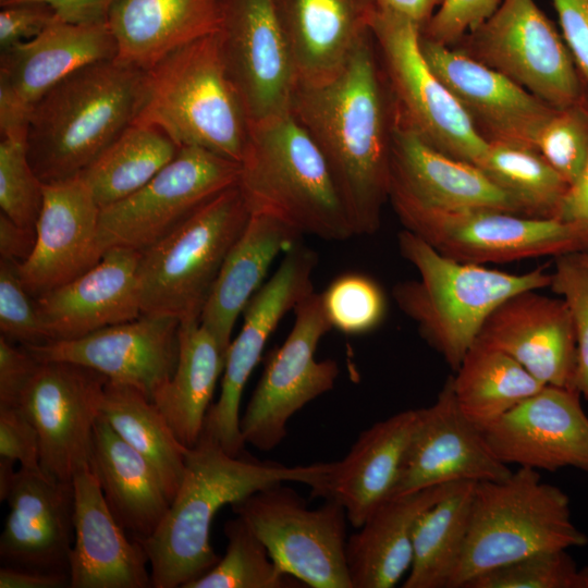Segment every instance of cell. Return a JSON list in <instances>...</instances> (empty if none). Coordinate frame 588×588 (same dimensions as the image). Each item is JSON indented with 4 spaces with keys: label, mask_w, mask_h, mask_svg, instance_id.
<instances>
[{
    "label": "cell",
    "mask_w": 588,
    "mask_h": 588,
    "mask_svg": "<svg viewBox=\"0 0 588 588\" xmlns=\"http://www.w3.org/2000/svg\"><path fill=\"white\" fill-rule=\"evenodd\" d=\"M408 230L445 257L476 265L588 252V236L560 219L497 209L439 210L390 197Z\"/></svg>",
    "instance_id": "obj_10"
},
{
    "label": "cell",
    "mask_w": 588,
    "mask_h": 588,
    "mask_svg": "<svg viewBox=\"0 0 588 588\" xmlns=\"http://www.w3.org/2000/svg\"><path fill=\"white\" fill-rule=\"evenodd\" d=\"M587 543L572 520L568 495L543 482L538 470L518 467L503 480L476 482L467 539L450 588H464L485 572L537 553Z\"/></svg>",
    "instance_id": "obj_7"
},
{
    "label": "cell",
    "mask_w": 588,
    "mask_h": 588,
    "mask_svg": "<svg viewBox=\"0 0 588 588\" xmlns=\"http://www.w3.org/2000/svg\"><path fill=\"white\" fill-rule=\"evenodd\" d=\"M294 311L287 338L268 354L261 378L240 418L245 443L261 451L278 446L287 434L290 418L332 390L340 373L335 360L315 357L320 340L332 329L321 295L313 292Z\"/></svg>",
    "instance_id": "obj_14"
},
{
    "label": "cell",
    "mask_w": 588,
    "mask_h": 588,
    "mask_svg": "<svg viewBox=\"0 0 588 588\" xmlns=\"http://www.w3.org/2000/svg\"><path fill=\"white\" fill-rule=\"evenodd\" d=\"M332 462L286 466L243 454L233 456L203 431L185 452V470L167 515L148 538L138 540L149 561L154 588H185L220 556L210 543L218 511L275 483L310 486L320 497Z\"/></svg>",
    "instance_id": "obj_2"
},
{
    "label": "cell",
    "mask_w": 588,
    "mask_h": 588,
    "mask_svg": "<svg viewBox=\"0 0 588 588\" xmlns=\"http://www.w3.org/2000/svg\"><path fill=\"white\" fill-rule=\"evenodd\" d=\"M464 588H588V566L578 567L567 550L547 551L485 572Z\"/></svg>",
    "instance_id": "obj_42"
},
{
    "label": "cell",
    "mask_w": 588,
    "mask_h": 588,
    "mask_svg": "<svg viewBox=\"0 0 588 588\" xmlns=\"http://www.w3.org/2000/svg\"><path fill=\"white\" fill-rule=\"evenodd\" d=\"M50 5L58 19L75 24L107 23L115 0H15ZM12 4V3H11Z\"/></svg>",
    "instance_id": "obj_53"
},
{
    "label": "cell",
    "mask_w": 588,
    "mask_h": 588,
    "mask_svg": "<svg viewBox=\"0 0 588 588\" xmlns=\"http://www.w3.org/2000/svg\"><path fill=\"white\" fill-rule=\"evenodd\" d=\"M373 2L378 9L402 15L422 29L442 0H373Z\"/></svg>",
    "instance_id": "obj_57"
},
{
    "label": "cell",
    "mask_w": 588,
    "mask_h": 588,
    "mask_svg": "<svg viewBox=\"0 0 588 588\" xmlns=\"http://www.w3.org/2000/svg\"><path fill=\"white\" fill-rule=\"evenodd\" d=\"M240 163L196 146L175 157L142 188L100 208L99 245L139 252L168 235L197 208L237 185Z\"/></svg>",
    "instance_id": "obj_13"
},
{
    "label": "cell",
    "mask_w": 588,
    "mask_h": 588,
    "mask_svg": "<svg viewBox=\"0 0 588 588\" xmlns=\"http://www.w3.org/2000/svg\"><path fill=\"white\" fill-rule=\"evenodd\" d=\"M286 574L311 588H353L346 561V512L327 499L317 509L284 482L231 505Z\"/></svg>",
    "instance_id": "obj_11"
},
{
    "label": "cell",
    "mask_w": 588,
    "mask_h": 588,
    "mask_svg": "<svg viewBox=\"0 0 588 588\" xmlns=\"http://www.w3.org/2000/svg\"><path fill=\"white\" fill-rule=\"evenodd\" d=\"M89 466L118 523L136 540L150 537L171 502L154 467L101 415L94 427Z\"/></svg>",
    "instance_id": "obj_34"
},
{
    "label": "cell",
    "mask_w": 588,
    "mask_h": 588,
    "mask_svg": "<svg viewBox=\"0 0 588 588\" xmlns=\"http://www.w3.org/2000/svg\"><path fill=\"white\" fill-rule=\"evenodd\" d=\"M108 23L75 24L56 19L34 38L0 52V89L25 107L34 105L74 71L117 57Z\"/></svg>",
    "instance_id": "obj_29"
},
{
    "label": "cell",
    "mask_w": 588,
    "mask_h": 588,
    "mask_svg": "<svg viewBox=\"0 0 588 588\" xmlns=\"http://www.w3.org/2000/svg\"><path fill=\"white\" fill-rule=\"evenodd\" d=\"M144 74L115 59L94 62L68 75L34 105L26 152L42 183L81 174L133 123Z\"/></svg>",
    "instance_id": "obj_3"
},
{
    "label": "cell",
    "mask_w": 588,
    "mask_h": 588,
    "mask_svg": "<svg viewBox=\"0 0 588 588\" xmlns=\"http://www.w3.org/2000/svg\"><path fill=\"white\" fill-rule=\"evenodd\" d=\"M420 49L488 144L535 149L536 136L556 108L462 50L431 41L421 33Z\"/></svg>",
    "instance_id": "obj_21"
},
{
    "label": "cell",
    "mask_w": 588,
    "mask_h": 588,
    "mask_svg": "<svg viewBox=\"0 0 588 588\" xmlns=\"http://www.w3.org/2000/svg\"><path fill=\"white\" fill-rule=\"evenodd\" d=\"M332 328L346 334H364L378 328L387 313L381 286L370 277L345 273L320 294Z\"/></svg>",
    "instance_id": "obj_43"
},
{
    "label": "cell",
    "mask_w": 588,
    "mask_h": 588,
    "mask_svg": "<svg viewBox=\"0 0 588 588\" xmlns=\"http://www.w3.org/2000/svg\"><path fill=\"white\" fill-rule=\"evenodd\" d=\"M295 64L297 84L333 78L371 32L373 0H273Z\"/></svg>",
    "instance_id": "obj_28"
},
{
    "label": "cell",
    "mask_w": 588,
    "mask_h": 588,
    "mask_svg": "<svg viewBox=\"0 0 588 588\" xmlns=\"http://www.w3.org/2000/svg\"><path fill=\"white\" fill-rule=\"evenodd\" d=\"M0 456L42 471L37 430L20 407H0Z\"/></svg>",
    "instance_id": "obj_49"
},
{
    "label": "cell",
    "mask_w": 588,
    "mask_h": 588,
    "mask_svg": "<svg viewBox=\"0 0 588 588\" xmlns=\"http://www.w3.org/2000/svg\"><path fill=\"white\" fill-rule=\"evenodd\" d=\"M15 462L0 456V500L5 501L15 480L17 470L14 469Z\"/></svg>",
    "instance_id": "obj_58"
},
{
    "label": "cell",
    "mask_w": 588,
    "mask_h": 588,
    "mask_svg": "<svg viewBox=\"0 0 588 588\" xmlns=\"http://www.w3.org/2000/svg\"><path fill=\"white\" fill-rule=\"evenodd\" d=\"M250 212L237 185L212 197L160 241L137 268L142 314L199 320L220 268Z\"/></svg>",
    "instance_id": "obj_8"
},
{
    "label": "cell",
    "mask_w": 588,
    "mask_h": 588,
    "mask_svg": "<svg viewBox=\"0 0 588 588\" xmlns=\"http://www.w3.org/2000/svg\"><path fill=\"white\" fill-rule=\"evenodd\" d=\"M588 98V0H552Z\"/></svg>",
    "instance_id": "obj_52"
},
{
    "label": "cell",
    "mask_w": 588,
    "mask_h": 588,
    "mask_svg": "<svg viewBox=\"0 0 588 588\" xmlns=\"http://www.w3.org/2000/svg\"><path fill=\"white\" fill-rule=\"evenodd\" d=\"M317 261L313 249L296 243L243 311L242 329L225 355L220 395L210 405L204 425V431L233 456L243 454L245 445L240 429L244 387L281 319L315 292L313 272Z\"/></svg>",
    "instance_id": "obj_15"
},
{
    "label": "cell",
    "mask_w": 588,
    "mask_h": 588,
    "mask_svg": "<svg viewBox=\"0 0 588 588\" xmlns=\"http://www.w3.org/2000/svg\"><path fill=\"white\" fill-rule=\"evenodd\" d=\"M418 418L419 408L406 409L373 424L332 462L320 497L341 503L354 527L391 497Z\"/></svg>",
    "instance_id": "obj_30"
},
{
    "label": "cell",
    "mask_w": 588,
    "mask_h": 588,
    "mask_svg": "<svg viewBox=\"0 0 588 588\" xmlns=\"http://www.w3.org/2000/svg\"><path fill=\"white\" fill-rule=\"evenodd\" d=\"M223 0H115L107 23L115 60L147 70L170 52L219 32Z\"/></svg>",
    "instance_id": "obj_31"
},
{
    "label": "cell",
    "mask_w": 588,
    "mask_h": 588,
    "mask_svg": "<svg viewBox=\"0 0 588 588\" xmlns=\"http://www.w3.org/2000/svg\"><path fill=\"white\" fill-rule=\"evenodd\" d=\"M378 57L370 32L333 78L297 84L291 103L328 162L355 235L379 230L390 193L394 106Z\"/></svg>",
    "instance_id": "obj_1"
},
{
    "label": "cell",
    "mask_w": 588,
    "mask_h": 588,
    "mask_svg": "<svg viewBox=\"0 0 588 588\" xmlns=\"http://www.w3.org/2000/svg\"><path fill=\"white\" fill-rule=\"evenodd\" d=\"M70 574L41 572L9 565L0 568V588L70 587Z\"/></svg>",
    "instance_id": "obj_54"
},
{
    "label": "cell",
    "mask_w": 588,
    "mask_h": 588,
    "mask_svg": "<svg viewBox=\"0 0 588 588\" xmlns=\"http://www.w3.org/2000/svg\"><path fill=\"white\" fill-rule=\"evenodd\" d=\"M301 236L273 217L250 215L220 268L199 318L224 355L240 314L262 286L273 260L298 243Z\"/></svg>",
    "instance_id": "obj_32"
},
{
    "label": "cell",
    "mask_w": 588,
    "mask_h": 588,
    "mask_svg": "<svg viewBox=\"0 0 588 588\" xmlns=\"http://www.w3.org/2000/svg\"><path fill=\"white\" fill-rule=\"evenodd\" d=\"M558 219L578 226L588 236V161L578 179L568 187Z\"/></svg>",
    "instance_id": "obj_56"
},
{
    "label": "cell",
    "mask_w": 588,
    "mask_h": 588,
    "mask_svg": "<svg viewBox=\"0 0 588 588\" xmlns=\"http://www.w3.org/2000/svg\"><path fill=\"white\" fill-rule=\"evenodd\" d=\"M218 39L249 124L291 112L298 79L273 0H223Z\"/></svg>",
    "instance_id": "obj_16"
},
{
    "label": "cell",
    "mask_w": 588,
    "mask_h": 588,
    "mask_svg": "<svg viewBox=\"0 0 588 588\" xmlns=\"http://www.w3.org/2000/svg\"><path fill=\"white\" fill-rule=\"evenodd\" d=\"M44 201V183L34 172L26 152V142L1 138L0 207L17 225L36 230Z\"/></svg>",
    "instance_id": "obj_45"
},
{
    "label": "cell",
    "mask_w": 588,
    "mask_h": 588,
    "mask_svg": "<svg viewBox=\"0 0 588 588\" xmlns=\"http://www.w3.org/2000/svg\"><path fill=\"white\" fill-rule=\"evenodd\" d=\"M5 501L9 514L0 537L3 565L70 574L73 482L20 467Z\"/></svg>",
    "instance_id": "obj_24"
},
{
    "label": "cell",
    "mask_w": 588,
    "mask_h": 588,
    "mask_svg": "<svg viewBox=\"0 0 588 588\" xmlns=\"http://www.w3.org/2000/svg\"><path fill=\"white\" fill-rule=\"evenodd\" d=\"M454 372L456 403L480 430L544 387L514 358L479 342Z\"/></svg>",
    "instance_id": "obj_37"
},
{
    "label": "cell",
    "mask_w": 588,
    "mask_h": 588,
    "mask_svg": "<svg viewBox=\"0 0 588 588\" xmlns=\"http://www.w3.org/2000/svg\"><path fill=\"white\" fill-rule=\"evenodd\" d=\"M15 0H0V5L1 7H4V5H8V4H11L13 3Z\"/></svg>",
    "instance_id": "obj_59"
},
{
    "label": "cell",
    "mask_w": 588,
    "mask_h": 588,
    "mask_svg": "<svg viewBox=\"0 0 588 588\" xmlns=\"http://www.w3.org/2000/svg\"><path fill=\"white\" fill-rule=\"evenodd\" d=\"M225 554L185 588H301L305 585L283 572L250 526L237 516L224 524Z\"/></svg>",
    "instance_id": "obj_41"
},
{
    "label": "cell",
    "mask_w": 588,
    "mask_h": 588,
    "mask_svg": "<svg viewBox=\"0 0 588 588\" xmlns=\"http://www.w3.org/2000/svg\"><path fill=\"white\" fill-rule=\"evenodd\" d=\"M19 264L0 260V331L11 342L22 345L50 341L47 327L38 310L36 299L24 286Z\"/></svg>",
    "instance_id": "obj_47"
},
{
    "label": "cell",
    "mask_w": 588,
    "mask_h": 588,
    "mask_svg": "<svg viewBox=\"0 0 588 588\" xmlns=\"http://www.w3.org/2000/svg\"><path fill=\"white\" fill-rule=\"evenodd\" d=\"M502 0H442L421 36L451 47L481 25L498 9Z\"/></svg>",
    "instance_id": "obj_48"
},
{
    "label": "cell",
    "mask_w": 588,
    "mask_h": 588,
    "mask_svg": "<svg viewBox=\"0 0 588 588\" xmlns=\"http://www.w3.org/2000/svg\"><path fill=\"white\" fill-rule=\"evenodd\" d=\"M57 17L52 8L41 2H20L0 11V50L29 40Z\"/></svg>",
    "instance_id": "obj_50"
},
{
    "label": "cell",
    "mask_w": 588,
    "mask_h": 588,
    "mask_svg": "<svg viewBox=\"0 0 588 588\" xmlns=\"http://www.w3.org/2000/svg\"><path fill=\"white\" fill-rule=\"evenodd\" d=\"M476 482H455L418 517L413 561L403 588H450L464 552Z\"/></svg>",
    "instance_id": "obj_36"
},
{
    "label": "cell",
    "mask_w": 588,
    "mask_h": 588,
    "mask_svg": "<svg viewBox=\"0 0 588 588\" xmlns=\"http://www.w3.org/2000/svg\"><path fill=\"white\" fill-rule=\"evenodd\" d=\"M38 364L24 347L0 336V407H20Z\"/></svg>",
    "instance_id": "obj_51"
},
{
    "label": "cell",
    "mask_w": 588,
    "mask_h": 588,
    "mask_svg": "<svg viewBox=\"0 0 588 588\" xmlns=\"http://www.w3.org/2000/svg\"><path fill=\"white\" fill-rule=\"evenodd\" d=\"M133 122L160 128L179 147H200L240 163L250 124L226 73L218 33L177 48L145 70Z\"/></svg>",
    "instance_id": "obj_6"
},
{
    "label": "cell",
    "mask_w": 588,
    "mask_h": 588,
    "mask_svg": "<svg viewBox=\"0 0 588 588\" xmlns=\"http://www.w3.org/2000/svg\"><path fill=\"white\" fill-rule=\"evenodd\" d=\"M179 149L160 128L133 122L79 175L103 208L142 188Z\"/></svg>",
    "instance_id": "obj_39"
},
{
    "label": "cell",
    "mask_w": 588,
    "mask_h": 588,
    "mask_svg": "<svg viewBox=\"0 0 588 588\" xmlns=\"http://www.w3.org/2000/svg\"><path fill=\"white\" fill-rule=\"evenodd\" d=\"M36 230L22 228L0 213V254L2 259L23 264L33 252Z\"/></svg>",
    "instance_id": "obj_55"
},
{
    "label": "cell",
    "mask_w": 588,
    "mask_h": 588,
    "mask_svg": "<svg viewBox=\"0 0 588 588\" xmlns=\"http://www.w3.org/2000/svg\"><path fill=\"white\" fill-rule=\"evenodd\" d=\"M580 397L577 390L544 385L481 432L506 465L588 473V415Z\"/></svg>",
    "instance_id": "obj_20"
},
{
    "label": "cell",
    "mask_w": 588,
    "mask_h": 588,
    "mask_svg": "<svg viewBox=\"0 0 588 588\" xmlns=\"http://www.w3.org/2000/svg\"><path fill=\"white\" fill-rule=\"evenodd\" d=\"M100 207L81 175L44 183V201L29 257L19 266L26 290L39 296L94 267L99 245Z\"/></svg>",
    "instance_id": "obj_22"
},
{
    "label": "cell",
    "mask_w": 588,
    "mask_h": 588,
    "mask_svg": "<svg viewBox=\"0 0 588 588\" xmlns=\"http://www.w3.org/2000/svg\"><path fill=\"white\" fill-rule=\"evenodd\" d=\"M108 378L68 362H39L20 408L35 426L40 468L49 477L73 481L89 467L94 427L101 415Z\"/></svg>",
    "instance_id": "obj_17"
},
{
    "label": "cell",
    "mask_w": 588,
    "mask_h": 588,
    "mask_svg": "<svg viewBox=\"0 0 588 588\" xmlns=\"http://www.w3.org/2000/svg\"><path fill=\"white\" fill-rule=\"evenodd\" d=\"M140 255L142 252L133 248H108L83 274L37 296L36 304L50 341L81 338L138 318Z\"/></svg>",
    "instance_id": "obj_26"
},
{
    "label": "cell",
    "mask_w": 588,
    "mask_h": 588,
    "mask_svg": "<svg viewBox=\"0 0 588 588\" xmlns=\"http://www.w3.org/2000/svg\"><path fill=\"white\" fill-rule=\"evenodd\" d=\"M101 416L149 462L171 502L183 479L187 448L175 438L155 403L134 387L108 380Z\"/></svg>",
    "instance_id": "obj_38"
},
{
    "label": "cell",
    "mask_w": 588,
    "mask_h": 588,
    "mask_svg": "<svg viewBox=\"0 0 588 588\" xmlns=\"http://www.w3.org/2000/svg\"><path fill=\"white\" fill-rule=\"evenodd\" d=\"M397 245L419 277L395 284L392 296L453 371L499 305L519 292L541 290L551 282V272L544 266L514 274L461 262L443 256L408 230L399 233Z\"/></svg>",
    "instance_id": "obj_4"
},
{
    "label": "cell",
    "mask_w": 588,
    "mask_h": 588,
    "mask_svg": "<svg viewBox=\"0 0 588 588\" xmlns=\"http://www.w3.org/2000/svg\"><path fill=\"white\" fill-rule=\"evenodd\" d=\"M454 483L390 498L370 513L346 542L353 588H392L401 580L412 565L413 534L418 517Z\"/></svg>",
    "instance_id": "obj_33"
},
{
    "label": "cell",
    "mask_w": 588,
    "mask_h": 588,
    "mask_svg": "<svg viewBox=\"0 0 588 588\" xmlns=\"http://www.w3.org/2000/svg\"><path fill=\"white\" fill-rule=\"evenodd\" d=\"M519 292L499 305L476 342L500 350L544 385L576 389L577 343L562 298Z\"/></svg>",
    "instance_id": "obj_23"
},
{
    "label": "cell",
    "mask_w": 588,
    "mask_h": 588,
    "mask_svg": "<svg viewBox=\"0 0 588 588\" xmlns=\"http://www.w3.org/2000/svg\"><path fill=\"white\" fill-rule=\"evenodd\" d=\"M390 197L439 210L497 209L520 215L515 201L481 169L434 149L395 115Z\"/></svg>",
    "instance_id": "obj_25"
},
{
    "label": "cell",
    "mask_w": 588,
    "mask_h": 588,
    "mask_svg": "<svg viewBox=\"0 0 588 588\" xmlns=\"http://www.w3.org/2000/svg\"><path fill=\"white\" fill-rule=\"evenodd\" d=\"M535 149L571 186L588 161V101L555 109L536 136Z\"/></svg>",
    "instance_id": "obj_44"
},
{
    "label": "cell",
    "mask_w": 588,
    "mask_h": 588,
    "mask_svg": "<svg viewBox=\"0 0 588 588\" xmlns=\"http://www.w3.org/2000/svg\"><path fill=\"white\" fill-rule=\"evenodd\" d=\"M549 287L569 310L577 343L576 389L588 403V252L555 257Z\"/></svg>",
    "instance_id": "obj_46"
},
{
    "label": "cell",
    "mask_w": 588,
    "mask_h": 588,
    "mask_svg": "<svg viewBox=\"0 0 588 588\" xmlns=\"http://www.w3.org/2000/svg\"><path fill=\"white\" fill-rule=\"evenodd\" d=\"M420 30L411 20L378 8L371 22L395 119L434 149L477 166L489 144L428 65Z\"/></svg>",
    "instance_id": "obj_9"
},
{
    "label": "cell",
    "mask_w": 588,
    "mask_h": 588,
    "mask_svg": "<svg viewBox=\"0 0 588 588\" xmlns=\"http://www.w3.org/2000/svg\"><path fill=\"white\" fill-rule=\"evenodd\" d=\"M180 320L142 314L84 336L23 345L38 362H68L94 369L109 381L136 388L152 401L174 373Z\"/></svg>",
    "instance_id": "obj_18"
},
{
    "label": "cell",
    "mask_w": 588,
    "mask_h": 588,
    "mask_svg": "<svg viewBox=\"0 0 588 588\" xmlns=\"http://www.w3.org/2000/svg\"><path fill=\"white\" fill-rule=\"evenodd\" d=\"M512 471L492 452L481 430L461 412L450 376L436 402L419 408L390 498L461 481H499Z\"/></svg>",
    "instance_id": "obj_19"
},
{
    "label": "cell",
    "mask_w": 588,
    "mask_h": 588,
    "mask_svg": "<svg viewBox=\"0 0 588 588\" xmlns=\"http://www.w3.org/2000/svg\"><path fill=\"white\" fill-rule=\"evenodd\" d=\"M477 167L515 201L520 215L558 219L569 185L536 149L490 143Z\"/></svg>",
    "instance_id": "obj_40"
},
{
    "label": "cell",
    "mask_w": 588,
    "mask_h": 588,
    "mask_svg": "<svg viewBox=\"0 0 588 588\" xmlns=\"http://www.w3.org/2000/svg\"><path fill=\"white\" fill-rule=\"evenodd\" d=\"M461 40L460 50L553 108L588 101L562 35L535 0H502L489 19Z\"/></svg>",
    "instance_id": "obj_12"
},
{
    "label": "cell",
    "mask_w": 588,
    "mask_h": 588,
    "mask_svg": "<svg viewBox=\"0 0 588 588\" xmlns=\"http://www.w3.org/2000/svg\"><path fill=\"white\" fill-rule=\"evenodd\" d=\"M179 346L174 373L152 402L180 443L192 448L204 430L225 355L199 320L180 323Z\"/></svg>",
    "instance_id": "obj_35"
},
{
    "label": "cell",
    "mask_w": 588,
    "mask_h": 588,
    "mask_svg": "<svg viewBox=\"0 0 588 588\" xmlns=\"http://www.w3.org/2000/svg\"><path fill=\"white\" fill-rule=\"evenodd\" d=\"M237 186L250 215L328 241L355 235L326 158L291 112L250 124Z\"/></svg>",
    "instance_id": "obj_5"
},
{
    "label": "cell",
    "mask_w": 588,
    "mask_h": 588,
    "mask_svg": "<svg viewBox=\"0 0 588 588\" xmlns=\"http://www.w3.org/2000/svg\"><path fill=\"white\" fill-rule=\"evenodd\" d=\"M72 482L75 507L70 587H152L142 543L128 538L118 523L90 468L77 471Z\"/></svg>",
    "instance_id": "obj_27"
}]
</instances>
